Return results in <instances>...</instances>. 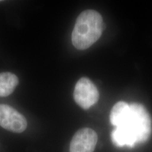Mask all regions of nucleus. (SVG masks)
<instances>
[{
    "instance_id": "1",
    "label": "nucleus",
    "mask_w": 152,
    "mask_h": 152,
    "mask_svg": "<svg viewBox=\"0 0 152 152\" xmlns=\"http://www.w3.org/2000/svg\"><path fill=\"white\" fill-rule=\"evenodd\" d=\"M111 132L113 144L118 147H134L147 142L152 132V120L144 105L130 104V109L115 124Z\"/></svg>"
},
{
    "instance_id": "6",
    "label": "nucleus",
    "mask_w": 152,
    "mask_h": 152,
    "mask_svg": "<svg viewBox=\"0 0 152 152\" xmlns=\"http://www.w3.org/2000/svg\"><path fill=\"white\" fill-rule=\"evenodd\" d=\"M18 78L10 72L0 73V96L5 97L12 94L18 85Z\"/></svg>"
},
{
    "instance_id": "4",
    "label": "nucleus",
    "mask_w": 152,
    "mask_h": 152,
    "mask_svg": "<svg viewBox=\"0 0 152 152\" xmlns=\"http://www.w3.org/2000/svg\"><path fill=\"white\" fill-rule=\"evenodd\" d=\"M0 126L11 132L20 133L28 126L23 115L7 104H0Z\"/></svg>"
},
{
    "instance_id": "2",
    "label": "nucleus",
    "mask_w": 152,
    "mask_h": 152,
    "mask_svg": "<svg viewBox=\"0 0 152 152\" xmlns=\"http://www.w3.org/2000/svg\"><path fill=\"white\" fill-rule=\"evenodd\" d=\"M104 28L102 15L93 9L81 13L72 32V43L79 50H85L99 39Z\"/></svg>"
},
{
    "instance_id": "3",
    "label": "nucleus",
    "mask_w": 152,
    "mask_h": 152,
    "mask_svg": "<svg viewBox=\"0 0 152 152\" xmlns=\"http://www.w3.org/2000/svg\"><path fill=\"white\" fill-rule=\"evenodd\" d=\"M74 100L82 109L87 110L98 102L99 93L96 85L87 77H81L76 83L73 92Z\"/></svg>"
},
{
    "instance_id": "5",
    "label": "nucleus",
    "mask_w": 152,
    "mask_h": 152,
    "mask_svg": "<svg viewBox=\"0 0 152 152\" xmlns=\"http://www.w3.org/2000/svg\"><path fill=\"white\" fill-rule=\"evenodd\" d=\"M98 136L92 129L84 128L74 134L70 144V152H94Z\"/></svg>"
}]
</instances>
